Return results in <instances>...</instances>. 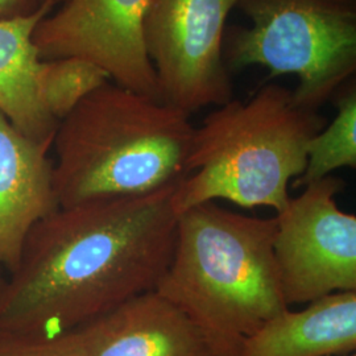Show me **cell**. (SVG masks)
Segmentation results:
<instances>
[{
    "mask_svg": "<svg viewBox=\"0 0 356 356\" xmlns=\"http://www.w3.org/2000/svg\"><path fill=\"white\" fill-rule=\"evenodd\" d=\"M177 185L58 207L40 220L0 284V330L63 335L156 291L175 247Z\"/></svg>",
    "mask_w": 356,
    "mask_h": 356,
    "instance_id": "obj_1",
    "label": "cell"
},
{
    "mask_svg": "<svg viewBox=\"0 0 356 356\" xmlns=\"http://www.w3.org/2000/svg\"><path fill=\"white\" fill-rule=\"evenodd\" d=\"M276 218L216 202L177 216L170 261L156 292L204 334L213 356H239L245 338L288 306L273 256Z\"/></svg>",
    "mask_w": 356,
    "mask_h": 356,
    "instance_id": "obj_2",
    "label": "cell"
},
{
    "mask_svg": "<svg viewBox=\"0 0 356 356\" xmlns=\"http://www.w3.org/2000/svg\"><path fill=\"white\" fill-rule=\"evenodd\" d=\"M191 115L108 81L60 120L51 147L60 207L134 198L186 177Z\"/></svg>",
    "mask_w": 356,
    "mask_h": 356,
    "instance_id": "obj_3",
    "label": "cell"
},
{
    "mask_svg": "<svg viewBox=\"0 0 356 356\" xmlns=\"http://www.w3.org/2000/svg\"><path fill=\"white\" fill-rule=\"evenodd\" d=\"M326 124L276 83L245 102L232 98L216 107L194 128L186 177L172 197L175 214L216 201L279 214L291 200L289 184L305 170L309 141Z\"/></svg>",
    "mask_w": 356,
    "mask_h": 356,
    "instance_id": "obj_4",
    "label": "cell"
},
{
    "mask_svg": "<svg viewBox=\"0 0 356 356\" xmlns=\"http://www.w3.org/2000/svg\"><path fill=\"white\" fill-rule=\"evenodd\" d=\"M236 10L251 24L226 28L229 73L263 66L297 76L293 101L316 113L355 76L356 0H238Z\"/></svg>",
    "mask_w": 356,
    "mask_h": 356,
    "instance_id": "obj_5",
    "label": "cell"
},
{
    "mask_svg": "<svg viewBox=\"0 0 356 356\" xmlns=\"http://www.w3.org/2000/svg\"><path fill=\"white\" fill-rule=\"evenodd\" d=\"M238 0H148L144 40L161 102L193 114L234 98L223 38Z\"/></svg>",
    "mask_w": 356,
    "mask_h": 356,
    "instance_id": "obj_6",
    "label": "cell"
},
{
    "mask_svg": "<svg viewBox=\"0 0 356 356\" xmlns=\"http://www.w3.org/2000/svg\"><path fill=\"white\" fill-rule=\"evenodd\" d=\"M304 188L275 216L273 256L288 307L356 291V216L335 200L343 179L331 175Z\"/></svg>",
    "mask_w": 356,
    "mask_h": 356,
    "instance_id": "obj_7",
    "label": "cell"
},
{
    "mask_svg": "<svg viewBox=\"0 0 356 356\" xmlns=\"http://www.w3.org/2000/svg\"><path fill=\"white\" fill-rule=\"evenodd\" d=\"M147 6L148 0H64L35 28L38 57L88 61L116 85L161 102L144 40Z\"/></svg>",
    "mask_w": 356,
    "mask_h": 356,
    "instance_id": "obj_8",
    "label": "cell"
},
{
    "mask_svg": "<svg viewBox=\"0 0 356 356\" xmlns=\"http://www.w3.org/2000/svg\"><path fill=\"white\" fill-rule=\"evenodd\" d=\"M51 143L28 138L0 113V266H17L31 231L60 206Z\"/></svg>",
    "mask_w": 356,
    "mask_h": 356,
    "instance_id": "obj_9",
    "label": "cell"
},
{
    "mask_svg": "<svg viewBox=\"0 0 356 356\" xmlns=\"http://www.w3.org/2000/svg\"><path fill=\"white\" fill-rule=\"evenodd\" d=\"M76 330L89 356H213L204 334L156 291L139 294Z\"/></svg>",
    "mask_w": 356,
    "mask_h": 356,
    "instance_id": "obj_10",
    "label": "cell"
},
{
    "mask_svg": "<svg viewBox=\"0 0 356 356\" xmlns=\"http://www.w3.org/2000/svg\"><path fill=\"white\" fill-rule=\"evenodd\" d=\"M356 351V291L289 307L244 339L239 356H348Z\"/></svg>",
    "mask_w": 356,
    "mask_h": 356,
    "instance_id": "obj_11",
    "label": "cell"
},
{
    "mask_svg": "<svg viewBox=\"0 0 356 356\" xmlns=\"http://www.w3.org/2000/svg\"><path fill=\"white\" fill-rule=\"evenodd\" d=\"M49 11L0 23V113L28 138L51 143L58 126L42 106L36 73L40 57L33 44L38 22Z\"/></svg>",
    "mask_w": 356,
    "mask_h": 356,
    "instance_id": "obj_12",
    "label": "cell"
},
{
    "mask_svg": "<svg viewBox=\"0 0 356 356\" xmlns=\"http://www.w3.org/2000/svg\"><path fill=\"white\" fill-rule=\"evenodd\" d=\"M332 99L337 115L309 141L305 170L293 181L294 189L329 177L338 169L356 168L355 76L344 83Z\"/></svg>",
    "mask_w": 356,
    "mask_h": 356,
    "instance_id": "obj_13",
    "label": "cell"
},
{
    "mask_svg": "<svg viewBox=\"0 0 356 356\" xmlns=\"http://www.w3.org/2000/svg\"><path fill=\"white\" fill-rule=\"evenodd\" d=\"M111 81L102 69L79 58L41 60L36 73L42 106L58 123L90 92Z\"/></svg>",
    "mask_w": 356,
    "mask_h": 356,
    "instance_id": "obj_14",
    "label": "cell"
},
{
    "mask_svg": "<svg viewBox=\"0 0 356 356\" xmlns=\"http://www.w3.org/2000/svg\"><path fill=\"white\" fill-rule=\"evenodd\" d=\"M0 356H89L79 331L38 337L0 330Z\"/></svg>",
    "mask_w": 356,
    "mask_h": 356,
    "instance_id": "obj_15",
    "label": "cell"
},
{
    "mask_svg": "<svg viewBox=\"0 0 356 356\" xmlns=\"http://www.w3.org/2000/svg\"><path fill=\"white\" fill-rule=\"evenodd\" d=\"M44 10L51 13L44 0H0V23L29 17Z\"/></svg>",
    "mask_w": 356,
    "mask_h": 356,
    "instance_id": "obj_16",
    "label": "cell"
},
{
    "mask_svg": "<svg viewBox=\"0 0 356 356\" xmlns=\"http://www.w3.org/2000/svg\"><path fill=\"white\" fill-rule=\"evenodd\" d=\"M64 0H44V4L45 6H48L49 8H51V11H53V8L57 6V4H60V3H63Z\"/></svg>",
    "mask_w": 356,
    "mask_h": 356,
    "instance_id": "obj_17",
    "label": "cell"
},
{
    "mask_svg": "<svg viewBox=\"0 0 356 356\" xmlns=\"http://www.w3.org/2000/svg\"><path fill=\"white\" fill-rule=\"evenodd\" d=\"M348 356H356V354H353V355H348Z\"/></svg>",
    "mask_w": 356,
    "mask_h": 356,
    "instance_id": "obj_18",
    "label": "cell"
},
{
    "mask_svg": "<svg viewBox=\"0 0 356 356\" xmlns=\"http://www.w3.org/2000/svg\"><path fill=\"white\" fill-rule=\"evenodd\" d=\"M0 284H1V281H0Z\"/></svg>",
    "mask_w": 356,
    "mask_h": 356,
    "instance_id": "obj_19",
    "label": "cell"
}]
</instances>
